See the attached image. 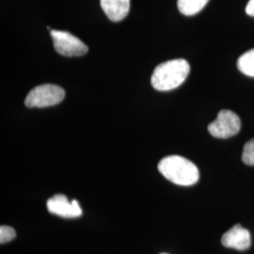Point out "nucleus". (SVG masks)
<instances>
[{
	"instance_id": "1",
	"label": "nucleus",
	"mask_w": 254,
	"mask_h": 254,
	"mask_svg": "<svg viewBox=\"0 0 254 254\" xmlns=\"http://www.w3.org/2000/svg\"><path fill=\"white\" fill-rule=\"evenodd\" d=\"M158 171L169 181L178 186L189 187L199 181L197 166L180 155H170L158 163Z\"/></svg>"
},
{
	"instance_id": "2",
	"label": "nucleus",
	"mask_w": 254,
	"mask_h": 254,
	"mask_svg": "<svg viewBox=\"0 0 254 254\" xmlns=\"http://www.w3.org/2000/svg\"><path fill=\"white\" fill-rule=\"evenodd\" d=\"M190 71V64L183 59L160 64L154 69L152 74V86L157 91H172L185 82Z\"/></svg>"
},
{
	"instance_id": "5",
	"label": "nucleus",
	"mask_w": 254,
	"mask_h": 254,
	"mask_svg": "<svg viewBox=\"0 0 254 254\" xmlns=\"http://www.w3.org/2000/svg\"><path fill=\"white\" fill-rule=\"evenodd\" d=\"M241 122L235 112L223 109L219 111L218 118L208 126L209 133L218 138H228L236 136L240 131Z\"/></svg>"
},
{
	"instance_id": "4",
	"label": "nucleus",
	"mask_w": 254,
	"mask_h": 254,
	"mask_svg": "<svg viewBox=\"0 0 254 254\" xmlns=\"http://www.w3.org/2000/svg\"><path fill=\"white\" fill-rule=\"evenodd\" d=\"M55 50L64 57H80L88 53V46L81 40L67 31L51 30Z\"/></svg>"
},
{
	"instance_id": "14",
	"label": "nucleus",
	"mask_w": 254,
	"mask_h": 254,
	"mask_svg": "<svg viewBox=\"0 0 254 254\" xmlns=\"http://www.w3.org/2000/svg\"></svg>"
},
{
	"instance_id": "13",
	"label": "nucleus",
	"mask_w": 254,
	"mask_h": 254,
	"mask_svg": "<svg viewBox=\"0 0 254 254\" xmlns=\"http://www.w3.org/2000/svg\"><path fill=\"white\" fill-rule=\"evenodd\" d=\"M246 12L250 16L254 17V0H250L247 7H246Z\"/></svg>"
},
{
	"instance_id": "6",
	"label": "nucleus",
	"mask_w": 254,
	"mask_h": 254,
	"mask_svg": "<svg viewBox=\"0 0 254 254\" xmlns=\"http://www.w3.org/2000/svg\"><path fill=\"white\" fill-rule=\"evenodd\" d=\"M47 209L51 214L63 218H77L82 215V210L77 200L70 202L63 194H56L47 200Z\"/></svg>"
},
{
	"instance_id": "7",
	"label": "nucleus",
	"mask_w": 254,
	"mask_h": 254,
	"mask_svg": "<svg viewBox=\"0 0 254 254\" xmlns=\"http://www.w3.org/2000/svg\"><path fill=\"white\" fill-rule=\"evenodd\" d=\"M222 245L237 251H246L252 244L251 234L240 224H236L221 238Z\"/></svg>"
},
{
	"instance_id": "9",
	"label": "nucleus",
	"mask_w": 254,
	"mask_h": 254,
	"mask_svg": "<svg viewBox=\"0 0 254 254\" xmlns=\"http://www.w3.org/2000/svg\"><path fill=\"white\" fill-rule=\"evenodd\" d=\"M209 0H178L177 6L180 12L184 15L191 16L200 12L203 9Z\"/></svg>"
},
{
	"instance_id": "12",
	"label": "nucleus",
	"mask_w": 254,
	"mask_h": 254,
	"mask_svg": "<svg viewBox=\"0 0 254 254\" xmlns=\"http://www.w3.org/2000/svg\"><path fill=\"white\" fill-rule=\"evenodd\" d=\"M16 236L15 230L9 226L2 225L0 227V243L4 244L11 241Z\"/></svg>"
},
{
	"instance_id": "8",
	"label": "nucleus",
	"mask_w": 254,
	"mask_h": 254,
	"mask_svg": "<svg viewBox=\"0 0 254 254\" xmlns=\"http://www.w3.org/2000/svg\"><path fill=\"white\" fill-rule=\"evenodd\" d=\"M100 3L108 18L113 22L124 20L130 9V0H100Z\"/></svg>"
},
{
	"instance_id": "11",
	"label": "nucleus",
	"mask_w": 254,
	"mask_h": 254,
	"mask_svg": "<svg viewBox=\"0 0 254 254\" xmlns=\"http://www.w3.org/2000/svg\"><path fill=\"white\" fill-rule=\"evenodd\" d=\"M242 160L246 165L254 166V138L248 141L244 146Z\"/></svg>"
},
{
	"instance_id": "3",
	"label": "nucleus",
	"mask_w": 254,
	"mask_h": 254,
	"mask_svg": "<svg viewBox=\"0 0 254 254\" xmlns=\"http://www.w3.org/2000/svg\"><path fill=\"white\" fill-rule=\"evenodd\" d=\"M65 97L62 87L53 84L37 86L28 92L25 100L27 108H47L60 104Z\"/></svg>"
},
{
	"instance_id": "10",
	"label": "nucleus",
	"mask_w": 254,
	"mask_h": 254,
	"mask_svg": "<svg viewBox=\"0 0 254 254\" xmlns=\"http://www.w3.org/2000/svg\"><path fill=\"white\" fill-rule=\"evenodd\" d=\"M237 68L241 73L254 77V49L249 50L238 59Z\"/></svg>"
}]
</instances>
